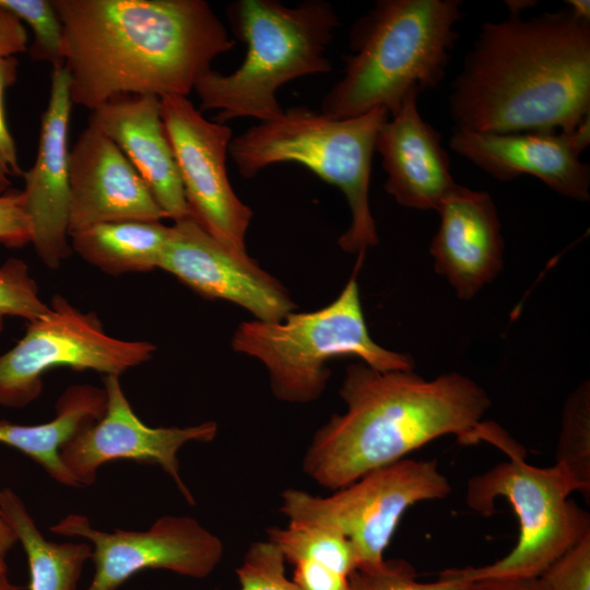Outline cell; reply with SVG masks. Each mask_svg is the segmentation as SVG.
<instances>
[{
  "label": "cell",
  "mask_w": 590,
  "mask_h": 590,
  "mask_svg": "<svg viewBox=\"0 0 590 590\" xmlns=\"http://www.w3.org/2000/svg\"><path fill=\"white\" fill-rule=\"evenodd\" d=\"M451 485L434 460L402 459L373 470L328 497L282 493L288 522L335 530L353 545L358 567H379L400 519L414 504L448 496Z\"/></svg>",
  "instance_id": "obj_9"
},
{
  "label": "cell",
  "mask_w": 590,
  "mask_h": 590,
  "mask_svg": "<svg viewBox=\"0 0 590 590\" xmlns=\"http://www.w3.org/2000/svg\"><path fill=\"white\" fill-rule=\"evenodd\" d=\"M160 102L189 216L221 243L247 252L252 210L235 193L227 175L231 128L204 118L187 96L166 95Z\"/></svg>",
  "instance_id": "obj_11"
},
{
  "label": "cell",
  "mask_w": 590,
  "mask_h": 590,
  "mask_svg": "<svg viewBox=\"0 0 590 590\" xmlns=\"http://www.w3.org/2000/svg\"><path fill=\"white\" fill-rule=\"evenodd\" d=\"M19 61L15 57L0 58V194L7 192L12 178L22 176L14 139L8 128L4 114L5 91L14 84Z\"/></svg>",
  "instance_id": "obj_31"
},
{
  "label": "cell",
  "mask_w": 590,
  "mask_h": 590,
  "mask_svg": "<svg viewBox=\"0 0 590 590\" xmlns=\"http://www.w3.org/2000/svg\"><path fill=\"white\" fill-rule=\"evenodd\" d=\"M88 126L122 151L166 217L178 221L189 216L176 158L161 116L160 97H116L92 111Z\"/></svg>",
  "instance_id": "obj_20"
},
{
  "label": "cell",
  "mask_w": 590,
  "mask_h": 590,
  "mask_svg": "<svg viewBox=\"0 0 590 590\" xmlns=\"http://www.w3.org/2000/svg\"><path fill=\"white\" fill-rule=\"evenodd\" d=\"M50 310L39 297L36 281L27 264L19 258H9L0 266V333L7 317L35 321Z\"/></svg>",
  "instance_id": "obj_27"
},
{
  "label": "cell",
  "mask_w": 590,
  "mask_h": 590,
  "mask_svg": "<svg viewBox=\"0 0 590 590\" xmlns=\"http://www.w3.org/2000/svg\"><path fill=\"white\" fill-rule=\"evenodd\" d=\"M456 130H574L590 116V22L569 9L482 24L451 83Z\"/></svg>",
  "instance_id": "obj_2"
},
{
  "label": "cell",
  "mask_w": 590,
  "mask_h": 590,
  "mask_svg": "<svg viewBox=\"0 0 590 590\" xmlns=\"http://www.w3.org/2000/svg\"><path fill=\"white\" fill-rule=\"evenodd\" d=\"M412 91L379 129L375 152L387 173L385 190L402 206L435 210L457 187L441 134L417 109Z\"/></svg>",
  "instance_id": "obj_19"
},
{
  "label": "cell",
  "mask_w": 590,
  "mask_h": 590,
  "mask_svg": "<svg viewBox=\"0 0 590 590\" xmlns=\"http://www.w3.org/2000/svg\"><path fill=\"white\" fill-rule=\"evenodd\" d=\"M232 349L260 361L273 394L290 403H308L324 391L335 357L354 356L380 370H413L411 355L377 344L369 334L355 275L327 306L292 311L279 321H243Z\"/></svg>",
  "instance_id": "obj_7"
},
{
  "label": "cell",
  "mask_w": 590,
  "mask_h": 590,
  "mask_svg": "<svg viewBox=\"0 0 590 590\" xmlns=\"http://www.w3.org/2000/svg\"><path fill=\"white\" fill-rule=\"evenodd\" d=\"M340 396L345 412L315 433L303 459V471L332 491L438 437L487 441L494 428L482 422L492 404L486 391L459 373L426 380L413 370L380 371L359 361L346 367Z\"/></svg>",
  "instance_id": "obj_3"
},
{
  "label": "cell",
  "mask_w": 590,
  "mask_h": 590,
  "mask_svg": "<svg viewBox=\"0 0 590 590\" xmlns=\"http://www.w3.org/2000/svg\"><path fill=\"white\" fill-rule=\"evenodd\" d=\"M27 49L28 36L23 23L0 7V58L15 57Z\"/></svg>",
  "instance_id": "obj_34"
},
{
  "label": "cell",
  "mask_w": 590,
  "mask_h": 590,
  "mask_svg": "<svg viewBox=\"0 0 590 590\" xmlns=\"http://www.w3.org/2000/svg\"><path fill=\"white\" fill-rule=\"evenodd\" d=\"M105 414L82 427L60 449V458L79 487L92 485L97 470L119 459L157 464L174 481L191 505L193 496L180 475L177 453L190 441L211 442L217 434L215 422L193 426L151 427L133 412L118 376H105Z\"/></svg>",
  "instance_id": "obj_13"
},
{
  "label": "cell",
  "mask_w": 590,
  "mask_h": 590,
  "mask_svg": "<svg viewBox=\"0 0 590 590\" xmlns=\"http://www.w3.org/2000/svg\"><path fill=\"white\" fill-rule=\"evenodd\" d=\"M0 7L33 31L34 38L27 49L32 59L49 62L52 68L63 66V31L52 0H0Z\"/></svg>",
  "instance_id": "obj_26"
},
{
  "label": "cell",
  "mask_w": 590,
  "mask_h": 590,
  "mask_svg": "<svg viewBox=\"0 0 590 590\" xmlns=\"http://www.w3.org/2000/svg\"><path fill=\"white\" fill-rule=\"evenodd\" d=\"M7 573L0 571V590H21L20 587L9 580Z\"/></svg>",
  "instance_id": "obj_39"
},
{
  "label": "cell",
  "mask_w": 590,
  "mask_h": 590,
  "mask_svg": "<svg viewBox=\"0 0 590 590\" xmlns=\"http://www.w3.org/2000/svg\"><path fill=\"white\" fill-rule=\"evenodd\" d=\"M72 105L125 95L187 96L235 46L204 0H52Z\"/></svg>",
  "instance_id": "obj_1"
},
{
  "label": "cell",
  "mask_w": 590,
  "mask_h": 590,
  "mask_svg": "<svg viewBox=\"0 0 590 590\" xmlns=\"http://www.w3.org/2000/svg\"><path fill=\"white\" fill-rule=\"evenodd\" d=\"M429 253L434 270L461 299L473 298L503 268L504 240L489 193L457 187L441 201Z\"/></svg>",
  "instance_id": "obj_18"
},
{
  "label": "cell",
  "mask_w": 590,
  "mask_h": 590,
  "mask_svg": "<svg viewBox=\"0 0 590 590\" xmlns=\"http://www.w3.org/2000/svg\"><path fill=\"white\" fill-rule=\"evenodd\" d=\"M510 13H520L523 9L534 5V1H507Z\"/></svg>",
  "instance_id": "obj_38"
},
{
  "label": "cell",
  "mask_w": 590,
  "mask_h": 590,
  "mask_svg": "<svg viewBox=\"0 0 590 590\" xmlns=\"http://www.w3.org/2000/svg\"><path fill=\"white\" fill-rule=\"evenodd\" d=\"M458 0H379L350 33L343 75L321 101L323 115L345 119L385 108L394 115L412 91L445 78L462 17Z\"/></svg>",
  "instance_id": "obj_4"
},
{
  "label": "cell",
  "mask_w": 590,
  "mask_h": 590,
  "mask_svg": "<svg viewBox=\"0 0 590 590\" xmlns=\"http://www.w3.org/2000/svg\"><path fill=\"white\" fill-rule=\"evenodd\" d=\"M169 226L161 221L107 222L70 234L72 252L111 275L160 268Z\"/></svg>",
  "instance_id": "obj_22"
},
{
  "label": "cell",
  "mask_w": 590,
  "mask_h": 590,
  "mask_svg": "<svg viewBox=\"0 0 590 590\" xmlns=\"http://www.w3.org/2000/svg\"><path fill=\"white\" fill-rule=\"evenodd\" d=\"M539 578L547 590H590V534L556 558Z\"/></svg>",
  "instance_id": "obj_30"
},
{
  "label": "cell",
  "mask_w": 590,
  "mask_h": 590,
  "mask_svg": "<svg viewBox=\"0 0 590 590\" xmlns=\"http://www.w3.org/2000/svg\"><path fill=\"white\" fill-rule=\"evenodd\" d=\"M0 510L26 554L30 590H75L84 564L92 557L91 544L46 540L23 500L9 487L0 489Z\"/></svg>",
  "instance_id": "obj_23"
},
{
  "label": "cell",
  "mask_w": 590,
  "mask_h": 590,
  "mask_svg": "<svg viewBox=\"0 0 590 590\" xmlns=\"http://www.w3.org/2000/svg\"><path fill=\"white\" fill-rule=\"evenodd\" d=\"M146 341L108 335L94 312L56 295L50 310L28 322L24 337L0 355V406L22 409L43 391V376L56 367L120 376L155 352Z\"/></svg>",
  "instance_id": "obj_10"
},
{
  "label": "cell",
  "mask_w": 590,
  "mask_h": 590,
  "mask_svg": "<svg viewBox=\"0 0 590 590\" xmlns=\"http://www.w3.org/2000/svg\"><path fill=\"white\" fill-rule=\"evenodd\" d=\"M468 590H547L539 577L471 581Z\"/></svg>",
  "instance_id": "obj_35"
},
{
  "label": "cell",
  "mask_w": 590,
  "mask_h": 590,
  "mask_svg": "<svg viewBox=\"0 0 590 590\" xmlns=\"http://www.w3.org/2000/svg\"><path fill=\"white\" fill-rule=\"evenodd\" d=\"M285 562L269 540L252 543L236 569L239 590H300L286 577Z\"/></svg>",
  "instance_id": "obj_29"
},
{
  "label": "cell",
  "mask_w": 590,
  "mask_h": 590,
  "mask_svg": "<svg viewBox=\"0 0 590 590\" xmlns=\"http://www.w3.org/2000/svg\"><path fill=\"white\" fill-rule=\"evenodd\" d=\"M226 16L247 50L234 72L210 69L194 85L200 111L217 110L214 121L274 120L284 111L276 97L281 86L331 71L326 51L340 22L329 2L305 0L288 7L278 0H237L228 4Z\"/></svg>",
  "instance_id": "obj_5"
},
{
  "label": "cell",
  "mask_w": 590,
  "mask_h": 590,
  "mask_svg": "<svg viewBox=\"0 0 590 590\" xmlns=\"http://www.w3.org/2000/svg\"><path fill=\"white\" fill-rule=\"evenodd\" d=\"M292 580L300 590H352L349 576L318 563L298 560L293 563Z\"/></svg>",
  "instance_id": "obj_33"
},
{
  "label": "cell",
  "mask_w": 590,
  "mask_h": 590,
  "mask_svg": "<svg viewBox=\"0 0 590 590\" xmlns=\"http://www.w3.org/2000/svg\"><path fill=\"white\" fill-rule=\"evenodd\" d=\"M352 590H468L470 582L439 575L435 582H418L410 564L385 560L379 567L355 569L350 576Z\"/></svg>",
  "instance_id": "obj_28"
},
{
  "label": "cell",
  "mask_w": 590,
  "mask_h": 590,
  "mask_svg": "<svg viewBox=\"0 0 590 590\" xmlns=\"http://www.w3.org/2000/svg\"><path fill=\"white\" fill-rule=\"evenodd\" d=\"M508 461L468 482V506L489 516L495 499L505 498L519 521L516 546L503 558L482 567L450 568L441 576L467 582L484 579L539 577L556 558L590 534V516L569 498L585 496L582 485L562 465L539 468L524 460L516 445Z\"/></svg>",
  "instance_id": "obj_8"
},
{
  "label": "cell",
  "mask_w": 590,
  "mask_h": 590,
  "mask_svg": "<svg viewBox=\"0 0 590 590\" xmlns=\"http://www.w3.org/2000/svg\"><path fill=\"white\" fill-rule=\"evenodd\" d=\"M47 107L42 116L37 154L23 172L32 240L39 259L58 269L70 257L69 122L72 102L63 66L52 68Z\"/></svg>",
  "instance_id": "obj_16"
},
{
  "label": "cell",
  "mask_w": 590,
  "mask_h": 590,
  "mask_svg": "<svg viewBox=\"0 0 590 590\" xmlns=\"http://www.w3.org/2000/svg\"><path fill=\"white\" fill-rule=\"evenodd\" d=\"M50 531L82 538L93 545L95 574L85 590H118L146 569H166L202 579L216 568L224 552L222 541L188 516H163L145 531L106 532L94 529L87 517L72 514L50 527Z\"/></svg>",
  "instance_id": "obj_12"
},
{
  "label": "cell",
  "mask_w": 590,
  "mask_h": 590,
  "mask_svg": "<svg viewBox=\"0 0 590 590\" xmlns=\"http://www.w3.org/2000/svg\"><path fill=\"white\" fill-rule=\"evenodd\" d=\"M590 144V116L574 130L511 133L455 130L449 146L499 181L531 175L555 192L590 199V168L580 158Z\"/></svg>",
  "instance_id": "obj_15"
},
{
  "label": "cell",
  "mask_w": 590,
  "mask_h": 590,
  "mask_svg": "<svg viewBox=\"0 0 590 590\" xmlns=\"http://www.w3.org/2000/svg\"><path fill=\"white\" fill-rule=\"evenodd\" d=\"M69 236L107 222L166 217L122 151L91 126L69 151Z\"/></svg>",
  "instance_id": "obj_17"
},
{
  "label": "cell",
  "mask_w": 590,
  "mask_h": 590,
  "mask_svg": "<svg viewBox=\"0 0 590 590\" xmlns=\"http://www.w3.org/2000/svg\"><path fill=\"white\" fill-rule=\"evenodd\" d=\"M569 11L578 19L590 22V2L588 0L567 1Z\"/></svg>",
  "instance_id": "obj_37"
},
{
  "label": "cell",
  "mask_w": 590,
  "mask_h": 590,
  "mask_svg": "<svg viewBox=\"0 0 590 590\" xmlns=\"http://www.w3.org/2000/svg\"><path fill=\"white\" fill-rule=\"evenodd\" d=\"M32 240V228L23 192L0 194V244L21 248Z\"/></svg>",
  "instance_id": "obj_32"
},
{
  "label": "cell",
  "mask_w": 590,
  "mask_h": 590,
  "mask_svg": "<svg viewBox=\"0 0 590 590\" xmlns=\"http://www.w3.org/2000/svg\"><path fill=\"white\" fill-rule=\"evenodd\" d=\"M388 118L385 108L337 119L295 106L233 137L228 154L245 178H253L274 164L296 163L338 187L352 217L338 244L345 252L364 257L379 240L369 205V182L376 139Z\"/></svg>",
  "instance_id": "obj_6"
},
{
  "label": "cell",
  "mask_w": 590,
  "mask_h": 590,
  "mask_svg": "<svg viewBox=\"0 0 590 590\" xmlns=\"http://www.w3.org/2000/svg\"><path fill=\"white\" fill-rule=\"evenodd\" d=\"M106 404L104 388L70 386L56 403L55 417L47 423L21 425L0 420V444L30 457L56 482L79 487L61 461L60 449L82 427L99 420Z\"/></svg>",
  "instance_id": "obj_21"
},
{
  "label": "cell",
  "mask_w": 590,
  "mask_h": 590,
  "mask_svg": "<svg viewBox=\"0 0 590 590\" xmlns=\"http://www.w3.org/2000/svg\"><path fill=\"white\" fill-rule=\"evenodd\" d=\"M268 540L283 554L285 560H309L345 576L358 567L351 542L340 532L315 524L288 522L286 528L268 530Z\"/></svg>",
  "instance_id": "obj_24"
},
{
  "label": "cell",
  "mask_w": 590,
  "mask_h": 590,
  "mask_svg": "<svg viewBox=\"0 0 590 590\" xmlns=\"http://www.w3.org/2000/svg\"><path fill=\"white\" fill-rule=\"evenodd\" d=\"M16 543L17 539L0 510V571H8L7 556Z\"/></svg>",
  "instance_id": "obj_36"
},
{
  "label": "cell",
  "mask_w": 590,
  "mask_h": 590,
  "mask_svg": "<svg viewBox=\"0 0 590 590\" xmlns=\"http://www.w3.org/2000/svg\"><path fill=\"white\" fill-rule=\"evenodd\" d=\"M158 269L199 295L234 303L260 321H279L297 308L286 288L247 252L221 243L190 216L169 226Z\"/></svg>",
  "instance_id": "obj_14"
},
{
  "label": "cell",
  "mask_w": 590,
  "mask_h": 590,
  "mask_svg": "<svg viewBox=\"0 0 590 590\" xmlns=\"http://www.w3.org/2000/svg\"><path fill=\"white\" fill-rule=\"evenodd\" d=\"M556 463L568 471L590 497V384L583 381L565 402Z\"/></svg>",
  "instance_id": "obj_25"
}]
</instances>
